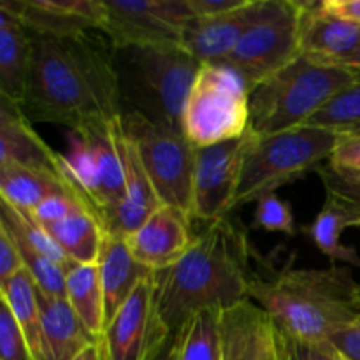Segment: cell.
I'll return each mask as SVG.
<instances>
[{"mask_svg": "<svg viewBox=\"0 0 360 360\" xmlns=\"http://www.w3.org/2000/svg\"><path fill=\"white\" fill-rule=\"evenodd\" d=\"M30 77L21 109L30 122L67 130L123 115L115 48L98 30L74 37L34 35Z\"/></svg>", "mask_w": 360, "mask_h": 360, "instance_id": "6da1fadb", "label": "cell"}, {"mask_svg": "<svg viewBox=\"0 0 360 360\" xmlns=\"http://www.w3.org/2000/svg\"><path fill=\"white\" fill-rule=\"evenodd\" d=\"M255 246L241 218L206 224L176 264L155 274L157 308L169 333L176 334L193 313L224 311L250 299Z\"/></svg>", "mask_w": 360, "mask_h": 360, "instance_id": "7a4b0ae2", "label": "cell"}, {"mask_svg": "<svg viewBox=\"0 0 360 360\" xmlns=\"http://www.w3.org/2000/svg\"><path fill=\"white\" fill-rule=\"evenodd\" d=\"M359 283L352 267H292L253 274L250 299L273 319L278 329L309 343H329L334 334L359 319L354 294Z\"/></svg>", "mask_w": 360, "mask_h": 360, "instance_id": "3957f363", "label": "cell"}, {"mask_svg": "<svg viewBox=\"0 0 360 360\" xmlns=\"http://www.w3.org/2000/svg\"><path fill=\"white\" fill-rule=\"evenodd\" d=\"M123 111L181 130V115L199 60L183 48L115 49Z\"/></svg>", "mask_w": 360, "mask_h": 360, "instance_id": "277c9868", "label": "cell"}, {"mask_svg": "<svg viewBox=\"0 0 360 360\" xmlns=\"http://www.w3.org/2000/svg\"><path fill=\"white\" fill-rule=\"evenodd\" d=\"M355 77L338 65L297 56L250 91V129L255 137L273 136L308 123Z\"/></svg>", "mask_w": 360, "mask_h": 360, "instance_id": "5b68a950", "label": "cell"}, {"mask_svg": "<svg viewBox=\"0 0 360 360\" xmlns=\"http://www.w3.org/2000/svg\"><path fill=\"white\" fill-rule=\"evenodd\" d=\"M338 134L313 127H299L266 137L252 136L241 181L231 214L262 197L276 193L281 186L304 178L329 160Z\"/></svg>", "mask_w": 360, "mask_h": 360, "instance_id": "8992f818", "label": "cell"}, {"mask_svg": "<svg viewBox=\"0 0 360 360\" xmlns=\"http://www.w3.org/2000/svg\"><path fill=\"white\" fill-rule=\"evenodd\" d=\"M250 86L225 63H200L181 115V130L199 148L241 139L250 129Z\"/></svg>", "mask_w": 360, "mask_h": 360, "instance_id": "52a82bcc", "label": "cell"}, {"mask_svg": "<svg viewBox=\"0 0 360 360\" xmlns=\"http://www.w3.org/2000/svg\"><path fill=\"white\" fill-rule=\"evenodd\" d=\"M122 125L136 146L160 202L192 217L197 148L183 130L151 122L136 111H123Z\"/></svg>", "mask_w": 360, "mask_h": 360, "instance_id": "ba28073f", "label": "cell"}, {"mask_svg": "<svg viewBox=\"0 0 360 360\" xmlns=\"http://www.w3.org/2000/svg\"><path fill=\"white\" fill-rule=\"evenodd\" d=\"M115 122L69 130V150L63 155L70 181L97 213L102 225H105L108 218L125 199Z\"/></svg>", "mask_w": 360, "mask_h": 360, "instance_id": "9c48e42d", "label": "cell"}, {"mask_svg": "<svg viewBox=\"0 0 360 360\" xmlns=\"http://www.w3.org/2000/svg\"><path fill=\"white\" fill-rule=\"evenodd\" d=\"M101 32L115 49L183 48L186 0H102Z\"/></svg>", "mask_w": 360, "mask_h": 360, "instance_id": "30bf717a", "label": "cell"}, {"mask_svg": "<svg viewBox=\"0 0 360 360\" xmlns=\"http://www.w3.org/2000/svg\"><path fill=\"white\" fill-rule=\"evenodd\" d=\"M301 13V0H276L269 16L250 28L220 63L232 67L253 90L299 56Z\"/></svg>", "mask_w": 360, "mask_h": 360, "instance_id": "8fae6325", "label": "cell"}, {"mask_svg": "<svg viewBox=\"0 0 360 360\" xmlns=\"http://www.w3.org/2000/svg\"><path fill=\"white\" fill-rule=\"evenodd\" d=\"M172 336L158 313L151 273L105 326L98 343L104 360H153Z\"/></svg>", "mask_w": 360, "mask_h": 360, "instance_id": "7c38bea8", "label": "cell"}, {"mask_svg": "<svg viewBox=\"0 0 360 360\" xmlns=\"http://www.w3.org/2000/svg\"><path fill=\"white\" fill-rule=\"evenodd\" d=\"M252 134L229 143L199 148L192 188V218L202 224L231 217L241 181L243 164Z\"/></svg>", "mask_w": 360, "mask_h": 360, "instance_id": "4fadbf2b", "label": "cell"}, {"mask_svg": "<svg viewBox=\"0 0 360 360\" xmlns=\"http://www.w3.org/2000/svg\"><path fill=\"white\" fill-rule=\"evenodd\" d=\"M0 11L11 14L30 34L74 37L102 27V0H0Z\"/></svg>", "mask_w": 360, "mask_h": 360, "instance_id": "5bb4252c", "label": "cell"}, {"mask_svg": "<svg viewBox=\"0 0 360 360\" xmlns=\"http://www.w3.org/2000/svg\"><path fill=\"white\" fill-rule=\"evenodd\" d=\"M276 0H248L217 18H192L183 35V49L200 63H220L234 51L246 32L269 16Z\"/></svg>", "mask_w": 360, "mask_h": 360, "instance_id": "9a60e30c", "label": "cell"}, {"mask_svg": "<svg viewBox=\"0 0 360 360\" xmlns=\"http://www.w3.org/2000/svg\"><path fill=\"white\" fill-rule=\"evenodd\" d=\"M192 221L193 218L185 211L162 204L127 238L134 259L151 273L171 267L195 241Z\"/></svg>", "mask_w": 360, "mask_h": 360, "instance_id": "2e32d148", "label": "cell"}, {"mask_svg": "<svg viewBox=\"0 0 360 360\" xmlns=\"http://www.w3.org/2000/svg\"><path fill=\"white\" fill-rule=\"evenodd\" d=\"M276 323L252 299L220 315V360H273Z\"/></svg>", "mask_w": 360, "mask_h": 360, "instance_id": "e0dca14e", "label": "cell"}, {"mask_svg": "<svg viewBox=\"0 0 360 360\" xmlns=\"http://www.w3.org/2000/svg\"><path fill=\"white\" fill-rule=\"evenodd\" d=\"M6 165L69 176L65 157L51 150L35 132L21 105L0 97V167Z\"/></svg>", "mask_w": 360, "mask_h": 360, "instance_id": "ac0fdd59", "label": "cell"}, {"mask_svg": "<svg viewBox=\"0 0 360 360\" xmlns=\"http://www.w3.org/2000/svg\"><path fill=\"white\" fill-rule=\"evenodd\" d=\"M360 48V25L320 11L316 2H302L299 56L322 65H338Z\"/></svg>", "mask_w": 360, "mask_h": 360, "instance_id": "d6986e66", "label": "cell"}, {"mask_svg": "<svg viewBox=\"0 0 360 360\" xmlns=\"http://www.w3.org/2000/svg\"><path fill=\"white\" fill-rule=\"evenodd\" d=\"M41 309V354L37 360H77L98 341L83 326L65 297L37 288Z\"/></svg>", "mask_w": 360, "mask_h": 360, "instance_id": "ffe728a7", "label": "cell"}, {"mask_svg": "<svg viewBox=\"0 0 360 360\" xmlns=\"http://www.w3.org/2000/svg\"><path fill=\"white\" fill-rule=\"evenodd\" d=\"M97 264L101 267L102 287H104L105 326H108L125 304L130 294L136 290L139 281L151 274V271L144 269L134 259L125 236L109 231L104 232Z\"/></svg>", "mask_w": 360, "mask_h": 360, "instance_id": "44dd1931", "label": "cell"}, {"mask_svg": "<svg viewBox=\"0 0 360 360\" xmlns=\"http://www.w3.org/2000/svg\"><path fill=\"white\" fill-rule=\"evenodd\" d=\"M34 39L32 34L0 11V97L23 105L30 77Z\"/></svg>", "mask_w": 360, "mask_h": 360, "instance_id": "7402d4cb", "label": "cell"}, {"mask_svg": "<svg viewBox=\"0 0 360 360\" xmlns=\"http://www.w3.org/2000/svg\"><path fill=\"white\" fill-rule=\"evenodd\" d=\"M65 193H72L84 200V197L72 185L69 176L21 167V165L0 167V197H2V202L11 204L14 207L34 211L44 200L55 195H65Z\"/></svg>", "mask_w": 360, "mask_h": 360, "instance_id": "603a6c76", "label": "cell"}, {"mask_svg": "<svg viewBox=\"0 0 360 360\" xmlns=\"http://www.w3.org/2000/svg\"><path fill=\"white\" fill-rule=\"evenodd\" d=\"M44 229L70 262H98L105 229L97 213L88 206H77L65 218Z\"/></svg>", "mask_w": 360, "mask_h": 360, "instance_id": "cb8c5ba5", "label": "cell"}, {"mask_svg": "<svg viewBox=\"0 0 360 360\" xmlns=\"http://www.w3.org/2000/svg\"><path fill=\"white\" fill-rule=\"evenodd\" d=\"M65 299L83 326L101 338L105 329V299L98 264H74L65 271Z\"/></svg>", "mask_w": 360, "mask_h": 360, "instance_id": "d4e9b609", "label": "cell"}, {"mask_svg": "<svg viewBox=\"0 0 360 360\" xmlns=\"http://www.w3.org/2000/svg\"><path fill=\"white\" fill-rule=\"evenodd\" d=\"M0 301L6 302L13 311L27 336L34 359L41 354V309H39L37 287L27 269L20 271L9 280L0 283Z\"/></svg>", "mask_w": 360, "mask_h": 360, "instance_id": "484cf974", "label": "cell"}, {"mask_svg": "<svg viewBox=\"0 0 360 360\" xmlns=\"http://www.w3.org/2000/svg\"><path fill=\"white\" fill-rule=\"evenodd\" d=\"M221 311L193 313L186 319L176 338V360H220Z\"/></svg>", "mask_w": 360, "mask_h": 360, "instance_id": "4316f807", "label": "cell"}, {"mask_svg": "<svg viewBox=\"0 0 360 360\" xmlns=\"http://www.w3.org/2000/svg\"><path fill=\"white\" fill-rule=\"evenodd\" d=\"M347 229L343 214L336 207L326 202L315 220L302 227V232L330 260V264L360 269L359 252L354 246L345 245L341 239Z\"/></svg>", "mask_w": 360, "mask_h": 360, "instance_id": "83f0119b", "label": "cell"}, {"mask_svg": "<svg viewBox=\"0 0 360 360\" xmlns=\"http://www.w3.org/2000/svg\"><path fill=\"white\" fill-rule=\"evenodd\" d=\"M326 202L343 214L348 229L360 227V172L336 171L323 164L316 169Z\"/></svg>", "mask_w": 360, "mask_h": 360, "instance_id": "f1b7e54d", "label": "cell"}, {"mask_svg": "<svg viewBox=\"0 0 360 360\" xmlns=\"http://www.w3.org/2000/svg\"><path fill=\"white\" fill-rule=\"evenodd\" d=\"M304 127L330 130L334 134L360 129V81L338 91Z\"/></svg>", "mask_w": 360, "mask_h": 360, "instance_id": "f546056e", "label": "cell"}, {"mask_svg": "<svg viewBox=\"0 0 360 360\" xmlns=\"http://www.w3.org/2000/svg\"><path fill=\"white\" fill-rule=\"evenodd\" d=\"M253 229L266 232H281L290 238H294L299 232L297 224H295L292 206L278 197V193L262 197L255 204V214H253Z\"/></svg>", "mask_w": 360, "mask_h": 360, "instance_id": "4dcf8cb0", "label": "cell"}, {"mask_svg": "<svg viewBox=\"0 0 360 360\" xmlns=\"http://www.w3.org/2000/svg\"><path fill=\"white\" fill-rule=\"evenodd\" d=\"M0 360H35L13 311L0 301Z\"/></svg>", "mask_w": 360, "mask_h": 360, "instance_id": "1f68e13d", "label": "cell"}, {"mask_svg": "<svg viewBox=\"0 0 360 360\" xmlns=\"http://www.w3.org/2000/svg\"><path fill=\"white\" fill-rule=\"evenodd\" d=\"M278 360H341L340 352L330 343H309L288 336L276 327Z\"/></svg>", "mask_w": 360, "mask_h": 360, "instance_id": "d6a6232c", "label": "cell"}, {"mask_svg": "<svg viewBox=\"0 0 360 360\" xmlns=\"http://www.w3.org/2000/svg\"><path fill=\"white\" fill-rule=\"evenodd\" d=\"M327 165L336 171L360 172V136L359 134H338Z\"/></svg>", "mask_w": 360, "mask_h": 360, "instance_id": "836d02e7", "label": "cell"}, {"mask_svg": "<svg viewBox=\"0 0 360 360\" xmlns=\"http://www.w3.org/2000/svg\"><path fill=\"white\" fill-rule=\"evenodd\" d=\"M23 269L25 266L20 255V248H18L9 229L0 221V283Z\"/></svg>", "mask_w": 360, "mask_h": 360, "instance_id": "e575fe53", "label": "cell"}, {"mask_svg": "<svg viewBox=\"0 0 360 360\" xmlns=\"http://www.w3.org/2000/svg\"><path fill=\"white\" fill-rule=\"evenodd\" d=\"M248 0H186L192 18H217L243 7Z\"/></svg>", "mask_w": 360, "mask_h": 360, "instance_id": "d590c367", "label": "cell"}, {"mask_svg": "<svg viewBox=\"0 0 360 360\" xmlns=\"http://www.w3.org/2000/svg\"><path fill=\"white\" fill-rule=\"evenodd\" d=\"M338 352L350 360H360V316L350 326L345 327L338 334H334L329 341Z\"/></svg>", "mask_w": 360, "mask_h": 360, "instance_id": "8d00e7d4", "label": "cell"}, {"mask_svg": "<svg viewBox=\"0 0 360 360\" xmlns=\"http://www.w3.org/2000/svg\"><path fill=\"white\" fill-rule=\"evenodd\" d=\"M322 13L360 25V0H319Z\"/></svg>", "mask_w": 360, "mask_h": 360, "instance_id": "74e56055", "label": "cell"}, {"mask_svg": "<svg viewBox=\"0 0 360 360\" xmlns=\"http://www.w3.org/2000/svg\"><path fill=\"white\" fill-rule=\"evenodd\" d=\"M338 67H343L345 70H348V72L355 77V81H360V48L354 53V55L348 56L347 60L338 63Z\"/></svg>", "mask_w": 360, "mask_h": 360, "instance_id": "f35d334b", "label": "cell"}, {"mask_svg": "<svg viewBox=\"0 0 360 360\" xmlns=\"http://www.w3.org/2000/svg\"><path fill=\"white\" fill-rule=\"evenodd\" d=\"M153 360H176V338L174 336L169 340V343L162 348L160 354H158Z\"/></svg>", "mask_w": 360, "mask_h": 360, "instance_id": "ab89813d", "label": "cell"}, {"mask_svg": "<svg viewBox=\"0 0 360 360\" xmlns=\"http://www.w3.org/2000/svg\"><path fill=\"white\" fill-rule=\"evenodd\" d=\"M354 308H355V311H357V315L360 316V283H359V287L355 288V294H354Z\"/></svg>", "mask_w": 360, "mask_h": 360, "instance_id": "60d3db41", "label": "cell"}, {"mask_svg": "<svg viewBox=\"0 0 360 360\" xmlns=\"http://www.w3.org/2000/svg\"><path fill=\"white\" fill-rule=\"evenodd\" d=\"M345 134H359V136H360V129H357V130H352V132H345Z\"/></svg>", "mask_w": 360, "mask_h": 360, "instance_id": "b9f144b4", "label": "cell"}, {"mask_svg": "<svg viewBox=\"0 0 360 360\" xmlns=\"http://www.w3.org/2000/svg\"><path fill=\"white\" fill-rule=\"evenodd\" d=\"M340 355H341V360H350V359H348V357H345V355L341 354V352H340Z\"/></svg>", "mask_w": 360, "mask_h": 360, "instance_id": "7bdbcfd3", "label": "cell"}, {"mask_svg": "<svg viewBox=\"0 0 360 360\" xmlns=\"http://www.w3.org/2000/svg\"><path fill=\"white\" fill-rule=\"evenodd\" d=\"M84 354H86V352H84ZM84 354H83V355H81V357H79V359H77V360H83V357H84Z\"/></svg>", "mask_w": 360, "mask_h": 360, "instance_id": "ee69618b", "label": "cell"}, {"mask_svg": "<svg viewBox=\"0 0 360 360\" xmlns=\"http://www.w3.org/2000/svg\"><path fill=\"white\" fill-rule=\"evenodd\" d=\"M273 360H278V359H276V354H274V357H273Z\"/></svg>", "mask_w": 360, "mask_h": 360, "instance_id": "f6af8a7d", "label": "cell"}]
</instances>
